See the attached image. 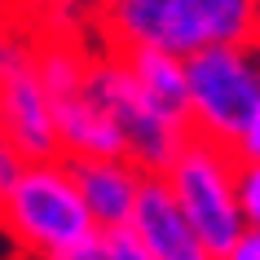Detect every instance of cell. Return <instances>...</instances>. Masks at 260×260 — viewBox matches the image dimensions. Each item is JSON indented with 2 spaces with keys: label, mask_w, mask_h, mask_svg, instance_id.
<instances>
[{
  "label": "cell",
  "mask_w": 260,
  "mask_h": 260,
  "mask_svg": "<svg viewBox=\"0 0 260 260\" xmlns=\"http://www.w3.org/2000/svg\"><path fill=\"white\" fill-rule=\"evenodd\" d=\"M53 110V128H57V150L62 159H84V154H123V141L115 133V123L106 119V110L93 97L75 88V93L49 97Z\"/></svg>",
  "instance_id": "obj_9"
},
{
  "label": "cell",
  "mask_w": 260,
  "mask_h": 260,
  "mask_svg": "<svg viewBox=\"0 0 260 260\" xmlns=\"http://www.w3.org/2000/svg\"><path fill=\"white\" fill-rule=\"evenodd\" d=\"M185 102L190 133L234 146L247 115L260 102V49L256 44H212L185 57Z\"/></svg>",
  "instance_id": "obj_4"
},
{
  "label": "cell",
  "mask_w": 260,
  "mask_h": 260,
  "mask_svg": "<svg viewBox=\"0 0 260 260\" xmlns=\"http://www.w3.org/2000/svg\"><path fill=\"white\" fill-rule=\"evenodd\" d=\"M238 207L243 225L260 230V159H238Z\"/></svg>",
  "instance_id": "obj_12"
},
{
  "label": "cell",
  "mask_w": 260,
  "mask_h": 260,
  "mask_svg": "<svg viewBox=\"0 0 260 260\" xmlns=\"http://www.w3.org/2000/svg\"><path fill=\"white\" fill-rule=\"evenodd\" d=\"M234 154H238V159H260V102H256V110L247 115L243 133L234 141Z\"/></svg>",
  "instance_id": "obj_14"
},
{
  "label": "cell",
  "mask_w": 260,
  "mask_h": 260,
  "mask_svg": "<svg viewBox=\"0 0 260 260\" xmlns=\"http://www.w3.org/2000/svg\"><path fill=\"white\" fill-rule=\"evenodd\" d=\"M123 67L133 75V84L141 88V97L150 102L164 119L181 123L190 133V102H185V57L177 53H164V49H119Z\"/></svg>",
  "instance_id": "obj_10"
},
{
  "label": "cell",
  "mask_w": 260,
  "mask_h": 260,
  "mask_svg": "<svg viewBox=\"0 0 260 260\" xmlns=\"http://www.w3.org/2000/svg\"><path fill=\"white\" fill-rule=\"evenodd\" d=\"M128 225L141 238V247H146L150 260H220L199 238V230L185 220V212L177 207L164 172H146L141 177V190H137V203H133Z\"/></svg>",
  "instance_id": "obj_6"
},
{
  "label": "cell",
  "mask_w": 260,
  "mask_h": 260,
  "mask_svg": "<svg viewBox=\"0 0 260 260\" xmlns=\"http://www.w3.org/2000/svg\"><path fill=\"white\" fill-rule=\"evenodd\" d=\"M84 93L106 110V119L115 123V133L123 141V159L137 164L141 172H164L172 164L177 146L185 141V128L172 119H164L159 110L141 97V88L133 84L128 67H123L119 49L88 57V75H84Z\"/></svg>",
  "instance_id": "obj_5"
},
{
  "label": "cell",
  "mask_w": 260,
  "mask_h": 260,
  "mask_svg": "<svg viewBox=\"0 0 260 260\" xmlns=\"http://www.w3.org/2000/svg\"><path fill=\"white\" fill-rule=\"evenodd\" d=\"M0 141H9L22 159H57L62 154L36 62L0 75Z\"/></svg>",
  "instance_id": "obj_7"
},
{
  "label": "cell",
  "mask_w": 260,
  "mask_h": 260,
  "mask_svg": "<svg viewBox=\"0 0 260 260\" xmlns=\"http://www.w3.org/2000/svg\"><path fill=\"white\" fill-rule=\"evenodd\" d=\"M256 49H260V36H256Z\"/></svg>",
  "instance_id": "obj_17"
},
{
  "label": "cell",
  "mask_w": 260,
  "mask_h": 260,
  "mask_svg": "<svg viewBox=\"0 0 260 260\" xmlns=\"http://www.w3.org/2000/svg\"><path fill=\"white\" fill-rule=\"evenodd\" d=\"M164 181L177 207L185 212L199 238L212 251L225 247L243 234V207H238V154L234 146H220L212 137L185 133V141L177 146L172 164L164 168Z\"/></svg>",
  "instance_id": "obj_3"
},
{
  "label": "cell",
  "mask_w": 260,
  "mask_h": 260,
  "mask_svg": "<svg viewBox=\"0 0 260 260\" xmlns=\"http://www.w3.org/2000/svg\"><path fill=\"white\" fill-rule=\"evenodd\" d=\"M31 9H40L44 22H57V18H75V14H102V5L106 0H27Z\"/></svg>",
  "instance_id": "obj_13"
},
{
  "label": "cell",
  "mask_w": 260,
  "mask_h": 260,
  "mask_svg": "<svg viewBox=\"0 0 260 260\" xmlns=\"http://www.w3.org/2000/svg\"><path fill=\"white\" fill-rule=\"evenodd\" d=\"M22 164H27V159H22V154L9 146V141H0V199H5V194H9V185L18 181Z\"/></svg>",
  "instance_id": "obj_16"
},
{
  "label": "cell",
  "mask_w": 260,
  "mask_h": 260,
  "mask_svg": "<svg viewBox=\"0 0 260 260\" xmlns=\"http://www.w3.org/2000/svg\"><path fill=\"white\" fill-rule=\"evenodd\" d=\"M102 36L110 49H164L190 57L212 44H256L260 0H106Z\"/></svg>",
  "instance_id": "obj_1"
},
{
  "label": "cell",
  "mask_w": 260,
  "mask_h": 260,
  "mask_svg": "<svg viewBox=\"0 0 260 260\" xmlns=\"http://www.w3.org/2000/svg\"><path fill=\"white\" fill-rule=\"evenodd\" d=\"M0 230L31 256H57L62 247L93 230L67 159H27L9 194L0 199Z\"/></svg>",
  "instance_id": "obj_2"
},
{
  "label": "cell",
  "mask_w": 260,
  "mask_h": 260,
  "mask_svg": "<svg viewBox=\"0 0 260 260\" xmlns=\"http://www.w3.org/2000/svg\"><path fill=\"white\" fill-rule=\"evenodd\" d=\"M67 168L93 225H128L146 177L137 164H128L123 154H84V159H67Z\"/></svg>",
  "instance_id": "obj_8"
},
{
  "label": "cell",
  "mask_w": 260,
  "mask_h": 260,
  "mask_svg": "<svg viewBox=\"0 0 260 260\" xmlns=\"http://www.w3.org/2000/svg\"><path fill=\"white\" fill-rule=\"evenodd\" d=\"M220 260H260V230L256 225H243V234L220 251Z\"/></svg>",
  "instance_id": "obj_15"
},
{
  "label": "cell",
  "mask_w": 260,
  "mask_h": 260,
  "mask_svg": "<svg viewBox=\"0 0 260 260\" xmlns=\"http://www.w3.org/2000/svg\"><path fill=\"white\" fill-rule=\"evenodd\" d=\"M49 260H150V256L133 234V225H93L84 238H75Z\"/></svg>",
  "instance_id": "obj_11"
}]
</instances>
